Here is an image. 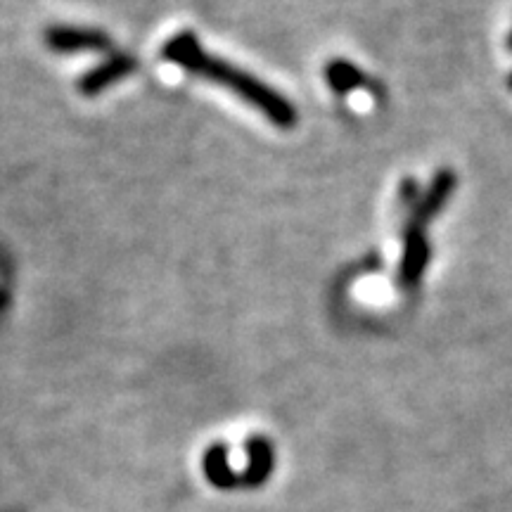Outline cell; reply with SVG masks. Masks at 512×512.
<instances>
[{
    "instance_id": "obj_1",
    "label": "cell",
    "mask_w": 512,
    "mask_h": 512,
    "mask_svg": "<svg viewBox=\"0 0 512 512\" xmlns=\"http://www.w3.org/2000/svg\"><path fill=\"white\" fill-rule=\"evenodd\" d=\"M162 57L166 62L178 64L185 72L230 88L235 95H240L242 100L256 107L268 121H273L275 126L290 128L297 121V110H294L290 100L273 91L266 83L254 79L252 74L242 72L235 64L207 53L200 46V38H197L195 31H181V34L169 38L162 46Z\"/></svg>"
},
{
    "instance_id": "obj_2",
    "label": "cell",
    "mask_w": 512,
    "mask_h": 512,
    "mask_svg": "<svg viewBox=\"0 0 512 512\" xmlns=\"http://www.w3.org/2000/svg\"><path fill=\"white\" fill-rule=\"evenodd\" d=\"M46 46L53 53H81V50H107L112 46V38L100 29L91 27H50L46 31Z\"/></svg>"
},
{
    "instance_id": "obj_3",
    "label": "cell",
    "mask_w": 512,
    "mask_h": 512,
    "mask_svg": "<svg viewBox=\"0 0 512 512\" xmlns=\"http://www.w3.org/2000/svg\"><path fill=\"white\" fill-rule=\"evenodd\" d=\"M136 69H138L136 57L126 55V53L112 55L110 60H105L95 69H91V72L83 74V79L79 81V91L83 95H98L100 91H105L107 86L121 81L131 72H136Z\"/></svg>"
}]
</instances>
